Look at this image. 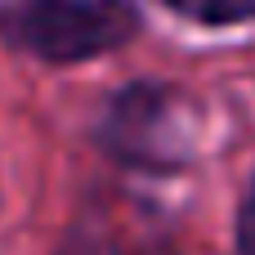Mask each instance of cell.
<instances>
[{
    "label": "cell",
    "instance_id": "6da1fadb",
    "mask_svg": "<svg viewBox=\"0 0 255 255\" xmlns=\"http://www.w3.org/2000/svg\"><path fill=\"white\" fill-rule=\"evenodd\" d=\"M99 143L134 170H179L197 152V108L175 85L134 81L108 99L99 117Z\"/></svg>",
    "mask_w": 255,
    "mask_h": 255
},
{
    "label": "cell",
    "instance_id": "7a4b0ae2",
    "mask_svg": "<svg viewBox=\"0 0 255 255\" xmlns=\"http://www.w3.org/2000/svg\"><path fill=\"white\" fill-rule=\"evenodd\" d=\"M139 31L130 0H4L0 40L45 63H81Z\"/></svg>",
    "mask_w": 255,
    "mask_h": 255
},
{
    "label": "cell",
    "instance_id": "3957f363",
    "mask_svg": "<svg viewBox=\"0 0 255 255\" xmlns=\"http://www.w3.org/2000/svg\"><path fill=\"white\" fill-rule=\"evenodd\" d=\"M58 255H175L166 224L139 202L90 197L72 220Z\"/></svg>",
    "mask_w": 255,
    "mask_h": 255
},
{
    "label": "cell",
    "instance_id": "277c9868",
    "mask_svg": "<svg viewBox=\"0 0 255 255\" xmlns=\"http://www.w3.org/2000/svg\"><path fill=\"white\" fill-rule=\"evenodd\" d=\"M161 4L188 22H206V27H233V22L255 18V0H161Z\"/></svg>",
    "mask_w": 255,
    "mask_h": 255
},
{
    "label": "cell",
    "instance_id": "5b68a950",
    "mask_svg": "<svg viewBox=\"0 0 255 255\" xmlns=\"http://www.w3.org/2000/svg\"><path fill=\"white\" fill-rule=\"evenodd\" d=\"M238 251L255 255V179L247 188V202H242V215H238Z\"/></svg>",
    "mask_w": 255,
    "mask_h": 255
}]
</instances>
